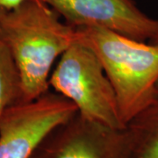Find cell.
Segmentation results:
<instances>
[{
  "label": "cell",
  "mask_w": 158,
  "mask_h": 158,
  "mask_svg": "<svg viewBox=\"0 0 158 158\" xmlns=\"http://www.w3.org/2000/svg\"><path fill=\"white\" fill-rule=\"evenodd\" d=\"M60 18L42 0L0 9V40L19 72L20 102L33 101L48 91L56 59L77 40V29Z\"/></svg>",
  "instance_id": "obj_1"
},
{
  "label": "cell",
  "mask_w": 158,
  "mask_h": 158,
  "mask_svg": "<svg viewBox=\"0 0 158 158\" xmlns=\"http://www.w3.org/2000/svg\"><path fill=\"white\" fill-rule=\"evenodd\" d=\"M25 0H0V9H11Z\"/></svg>",
  "instance_id": "obj_9"
},
{
  "label": "cell",
  "mask_w": 158,
  "mask_h": 158,
  "mask_svg": "<svg viewBox=\"0 0 158 158\" xmlns=\"http://www.w3.org/2000/svg\"><path fill=\"white\" fill-rule=\"evenodd\" d=\"M77 113L73 103L56 91L9 106L0 118V158H31L52 130Z\"/></svg>",
  "instance_id": "obj_4"
},
{
  "label": "cell",
  "mask_w": 158,
  "mask_h": 158,
  "mask_svg": "<svg viewBox=\"0 0 158 158\" xmlns=\"http://www.w3.org/2000/svg\"><path fill=\"white\" fill-rule=\"evenodd\" d=\"M75 28L97 27L154 43L158 20L148 17L133 0H42Z\"/></svg>",
  "instance_id": "obj_6"
},
{
  "label": "cell",
  "mask_w": 158,
  "mask_h": 158,
  "mask_svg": "<svg viewBox=\"0 0 158 158\" xmlns=\"http://www.w3.org/2000/svg\"><path fill=\"white\" fill-rule=\"evenodd\" d=\"M49 85L71 101L82 117L115 129H124L117 98L98 57L77 40L51 72Z\"/></svg>",
  "instance_id": "obj_3"
},
{
  "label": "cell",
  "mask_w": 158,
  "mask_h": 158,
  "mask_svg": "<svg viewBox=\"0 0 158 158\" xmlns=\"http://www.w3.org/2000/svg\"><path fill=\"white\" fill-rule=\"evenodd\" d=\"M77 29V37L98 57L113 86L121 121L132 118L157 97L158 45L107 29Z\"/></svg>",
  "instance_id": "obj_2"
},
{
  "label": "cell",
  "mask_w": 158,
  "mask_h": 158,
  "mask_svg": "<svg viewBox=\"0 0 158 158\" xmlns=\"http://www.w3.org/2000/svg\"><path fill=\"white\" fill-rule=\"evenodd\" d=\"M20 102V79L8 49L0 40V118L9 106Z\"/></svg>",
  "instance_id": "obj_8"
},
{
  "label": "cell",
  "mask_w": 158,
  "mask_h": 158,
  "mask_svg": "<svg viewBox=\"0 0 158 158\" xmlns=\"http://www.w3.org/2000/svg\"><path fill=\"white\" fill-rule=\"evenodd\" d=\"M154 44H157L158 45V39H157V40L156 41V42H154ZM157 89H158V83H157Z\"/></svg>",
  "instance_id": "obj_10"
},
{
  "label": "cell",
  "mask_w": 158,
  "mask_h": 158,
  "mask_svg": "<svg viewBox=\"0 0 158 158\" xmlns=\"http://www.w3.org/2000/svg\"><path fill=\"white\" fill-rule=\"evenodd\" d=\"M132 158H158V95L126 127Z\"/></svg>",
  "instance_id": "obj_7"
},
{
  "label": "cell",
  "mask_w": 158,
  "mask_h": 158,
  "mask_svg": "<svg viewBox=\"0 0 158 158\" xmlns=\"http://www.w3.org/2000/svg\"><path fill=\"white\" fill-rule=\"evenodd\" d=\"M31 158H132L127 129H115L79 113L46 136Z\"/></svg>",
  "instance_id": "obj_5"
}]
</instances>
